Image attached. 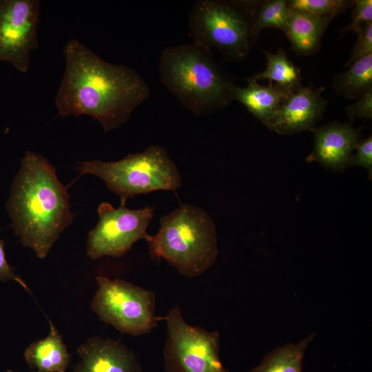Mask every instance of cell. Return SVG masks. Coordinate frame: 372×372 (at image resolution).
Wrapping results in <instances>:
<instances>
[{
    "label": "cell",
    "instance_id": "6da1fadb",
    "mask_svg": "<svg viewBox=\"0 0 372 372\" xmlns=\"http://www.w3.org/2000/svg\"><path fill=\"white\" fill-rule=\"evenodd\" d=\"M63 53L65 67L55 98L59 116H90L107 133L149 98V87L135 70L105 61L80 41H68Z\"/></svg>",
    "mask_w": 372,
    "mask_h": 372
},
{
    "label": "cell",
    "instance_id": "7a4b0ae2",
    "mask_svg": "<svg viewBox=\"0 0 372 372\" xmlns=\"http://www.w3.org/2000/svg\"><path fill=\"white\" fill-rule=\"evenodd\" d=\"M14 235L44 258L72 222L70 194L55 167L42 155L25 152L6 204Z\"/></svg>",
    "mask_w": 372,
    "mask_h": 372
},
{
    "label": "cell",
    "instance_id": "3957f363",
    "mask_svg": "<svg viewBox=\"0 0 372 372\" xmlns=\"http://www.w3.org/2000/svg\"><path fill=\"white\" fill-rule=\"evenodd\" d=\"M158 68L162 84L197 116L217 113L234 101V79L210 49L194 42L167 47Z\"/></svg>",
    "mask_w": 372,
    "mask_h": 372
},
{
    "label": "cell",
    "instance_id": "277c9868",
    "mask_svg": "<svg viewBox=\"0 0 372 372\" xmlns=\"http://www.w3.org/2000/svg\"><path fill=\"white\" fill-rule=\"evenodd\" d=\"M146 241L152 258L166 260L188 278L203 274L218 255L213 219L202 208L189 204L161 217L157 233Z\"/></svg>",
    "mask_w": 372,
    "mask_h": 372
},
{
    "label": "cell",
    "instance_id": "5b68a950",
    "mask_svg": "<svg viewBox=\"0 0 372 372\" xmlns=\"http://www.w3.org/2000/svg\"><path fill=\"white\" fill-rule=\"evenodd\" d=\"M256 1L199 0L189 14V28L194 43L218 50L228 61L245 60L258 34L254 30Z\"/></svg>",
    "mask_w": 372,
    "mask_h": 372
},
{
    "label": "cell",
    "instance_id": "8992f818",
    "mask_svg": "<svg viewBox=\"0 0 372 372\" xmlns=\"http://www.w3.org/2000/svg\"><path fill=\"white\" fill-rule=\"evenodd\" d=\"M79 176L92 174L102 179L121 203L155 191L176 192L182 185L180 172L166 149L152 145L143 152L113 162L100 160L80 162Z\"/></svg>",
    "mask_w": 372,
    "mask_h": 372
},
{
    "label": "cell",
    "instance_id": "52a82bcc",
    "mask_svg": "<svg viewBox=\"0 0 372 372\" xmlns=\"http://www.w3.org/2000/svg\"><path fill=\"white\" fill-rule=\"evenodd\" d=\"M91 309L118 331L139 336L152 331L162 318L155 315L156 293L125 280L96 277Z\"/></svg>",
    "mask_w": 372,
    "mask_h": 372
},
{
    "label": "cell",
    "instance_id": "ba28073f",
    "mask_svg": "<svg viewBox=\"0 0 372 372\" xmlns=\"http://www.w3.org/2000/svg\"><path fill=\"white\" fill-rule=\"evenodd\" d=\"M167 324L163 351L165 372H229L220 358L218 331L190 325L178 306L162 318Z\"/></svg>",
    "mask_w": 372,
    "mask_h": 372
},
{
    "label": "cell",
    "instance_id": "9c48e42d",
    "mask_svg": "<svg viewBox=\"0 0 372 372\" xmlns=\"http://www.w3.org/2000/svg\"><path fill=\"white\" fill-rule=\"evenodd\" d=\"M125 203H121L115 208L103 202L98 207L99 221L90 231L87 239L86 254L92 260L105 256L121 258L134 243L148 238L147 229L155 207L130 209Z\"/></svg>",
    "mask_w": 372,
    "mask_h": 372
},
{
    "label": "cell",
    "instance_id": "30bf717a",
    "mask_svg": "<svg viewBox=\"0 0 372 372\" xmlns=\"http://www.w3.org/2000/svg\"><path fill=\"white\" fill-rule=\"evenodd\" d=\"M38 0H0V62L29 71L30 54L39 47Z\"/></svg>",
    "mask_w": 372,
    "mask_h": 372
},
{
    "label": "cell",
    "instance_id": "8fae6325",
    "mask_svg": "<svg viewBox=\"0 0 372 372\" xmlns=\"http://www.w3.org/2000/svg\"><path fill=\"white\" fill-rule=\"evenodd\" d=\"M324 90L311 84L298 87L265 125L281 135L312 131L322 118L328 102L322 96Z\"/></svg>",
    "mask_w": 372,
    "mask_h": 372
},
{
    "label": "cell",
    "instance_id": "7c38bea8",
    "mask_svg": "<svg viewBox=\"0 0 372 372\" xmlns=\"http://www.w3.org/2000/svg\"><path fill=\"white\" fill-rule=\"evenodd\" d=\"M314 146L306 158L316 161L326 168L343 172L351 166V159L360 141V131L349 123L333 121L312 130Z\"/></svg>",
    "mask_w": 372,
    "mask_h": 372
},
{
    "label": "cell",
    "instance_id": "4fadbf2b",
    "mask_svg": "<svg viewBox=\"0 0 372 372\" xmlns=\"http://www.w3.org/2000/svg\"><path fill=\"white\" fill-rule=\"evenodd\" d=\"M80 362L72 372H142L134 352L118 340L90 338L77 349Z\"/></svg>",
    "mask_w": 372,
    "mask_h": 372
},
{
    "label": "cell",
    "instance_id": "5bb4252c",
    "mask_svg": "<svg viewBox=\"0 0 372 372\" xmlns=\"http://www.w3.org/2000/svg\"><path fill=\"white\" fill-rule=\"evenodd\" d=\"M335 17H320L290 8L285 34L291 50L298 55L308 56L320 48L325 30Z\"/></svg>",
    "mask_w": 372,
    "mask_h": 372
},
{
    "label": "cell",
    "instance_id": "9a60e30c",
    "mask_svg": "<svg viewBox=\"0 0 372 372\" xmlns=\"http://www.w3.org/2000/svg\"><path fill=\"white\" fill-rule=\"evenodd\" d=\"M247 81L248 84L246 87L236 86L234 99L242 103L264 125L273 116L280 105L296 89L285 87L274 83L264 85L256 81Z\"/></svg>",
    "mask_w": 372,
    "mask_h": 372
},
{
    "label": "cell",
    "instance_id": "2e32d148",
    "mask_svg": "<svg viewBox=\"0 0 372 372\" xmlns=\"http://www.w3.org/2000/svg\"><path fill=\"white\" fill-rule=\"evenodd\" d=\"M50 331L42 339L35 340L24 351V358L35 372H66L71 356L63 339L51 320Z\"/></svg>",
    "mask_w": 372,
    "mask_h": 372
},
{
    "label": "cell",
    "instance_id": "e0dca14e",
    "mask_svg": "<svg viewBox=\"0 0 372 372\" xmlns=\"http://www.w3.org/2000/svg\"><path fill=\"white\" fill-rule=\"evenodd\" d=\"M333 76V87L346 99H360L372 90V53L354 61Z\"/></svg>",
    "mask_w": 372,
    "mask_h": 372
},
{
    "label": "cell",
    "instance_id": "ac0fdd59",
    "mask_svg": "<svg viewBox=\"0 0 372 372\" xmlns=\"http://www.w3.org/2000/svg\"><path fill=\"white\" fill-rule=\"evenodd\" d=\"M313 337L311 333L298 342L273 349L249 372H302L304 351Z\"/></svg>",
    "mask_w": 372,
    "mask_h": 372
},
{
    "label": "cell",
    "instance_id": "d6986e66",
    "mask_svg": "<svg viewBox=\"0 0 372 372\" xmlns=\"http://www.w3.org/2000/svg\"><path fill=\"white\" fill-rule=\"evenodd\" d=\"M266 55L267 68L260 73L254 74L247 80L258 81L267 79L280 86L295 89L301 85L300 69L297 67L288 56L287 52L282 48L277 52L271 53L263 51Z\"/></svg>",
    "mask_w": 372,
    "mask_h": 372
},
{
    "label": "cell",
    "instance_id": "ffe728a7",
    "mask_svg": "<svg viewBox=\"0 0 372 372\" xmlns=\"http://www.w3.org/2000/svg\"><path fill=\"white\" fill-rule=\"evenodd\" d=\"M290 8L287 0L256 1L254 11V30L259 35L267 28H276L285 32Z\"/></svg>",
    "mask_w": 372,
    "mask_h": 372
},
{
    "label": "cell",
    "instance_id": "44dd1931",
    "mask_svg": "<svg viewBox=\"0 0 372 372\" xmlns=\"http://www.w3.org/2000/svg\"><path fill=\"white\" fill-rule=\"evenodd\" d=\"M287 2L292 10L320 17H335L353 6V1L349 0H289Z\"/></svg>",
    "mask_w": 372,
    "mask_h": 372
},
{
    "label": "cell",
    "instance_id": "7402d4cb",
    "mask_svg": "<svg viewBox=\"0 0 372 372\" xmlns=\"http://www.w3.org/2000/svg\"><path fill=\"white\" fill-rule=\"evenodd\" d=\"M353 6L351 21L342 30L343 34L351 31L357 33L364 25L372 22L371 0H355Z\"/></svg>",
    "mask_w": 372,
    "mask_h": 372
},
{
    "label": "cell",
    "instance_id": "603a6c76",
    "mask_svg": "<svg viewBox=\"0 0 372 372\" xmlns=\"http://www.w3.org/2000/svg\"><path fill=\"white\" fill-rule=\"evenodd\" d=\"M357 34V41L346 66L354 61L372 53V22L364 25Z\"/></svg>",
    "mask_w": 372,
    "mask_h": 372
},
{
    "label": "cell",
    "instance_id": "cb8c5ba5",
    "mask_svg": "<svg viewBox=\"0 0 372 372\" xmlns=\"http://www.w3.org/2000/svg\"><path fill=\"white\" fill-rule=\"evenodd\" d=\"M355 154L351 159V166L357 165L366 168L368 170L369 178L371 179L372 175V136L360 141L356 145Z\"/></svg>",
    "mask_w": 372,
    "mask_h": 372
},
{
    "label": "cell",
    "instance_id": "d4e9b609",
    "mask_svg": "<svg viewBox=\"0 0 372 372\" xmlns=\"http://www.w3.org/2000/svg\"><path fill=\"white\" fill-rule=\"evenodd\" d=\"M345 113L353 121L355 118H372V90L369 91L358 100L346 106Z\"/></svg>",
    "mask_w": 372,
    "mask_h": 372
},
{
    "label": "cell",
    "instance_id": "484cf974",
    "mask_svg": "<svg viewBox=\"0 0 372 372\" xmlns=\"http://www.w3.org/2000/svg\"><path fill=\"white\" fill-rule=\"evenodd\" d=\"M1 231V227H0ZM0 281L3 282L14 281L20 285L27 292L31 293L30 289L23 279L15 272L14 268L8 262L5 254L4 242L1 239H0Z\"/></svg>",
    "mask_w": 372,
    "mask_h": 372
},
{
    "label": "cell",
    "instance_id": "4316f807",
    "mask_svg": "<svg viewBox=\"0 0 372 372\" xmlns=\"http://www.w3.org/2000/svg\"><path fill=\"white\" fill-rule=\"evenodd\" d=\"M6 372H18V371H14L13 370L9 369V370H7Z\"/></svg>",
    "mask_w": 372,
    "mask_h": 372
}]
</instances>
